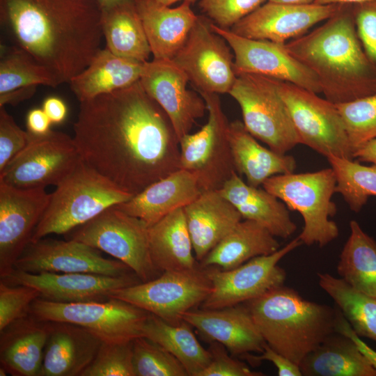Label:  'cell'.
<instances>
[{"label":"cell","instance_id":"cell-7","mask_svg":"<svg viewBox=\"0 0 376 376\" xmlns=\"http://www.w3.org/2000/svg\"><path fill=\"white\" fill-rule=\"evenodd\" d=\"M148 229L143 220L113 205L70 231L68 240L107 253L129 267L141 282H146L162 274L150 258Z\"/></svg>","mask_w":376,"mask_h":376},{"label":"cell","instance_id":"cell-27","mask_svg":"<svg viewBox=\"0 0 376 376\" xmlns=\"http://www.w3.org/2000/svg\"><path fill=\"white\" fill-rule=\"evenodd\" d=\"M52 322L39 376H81L102 340L80 326Z\"/></svg>","mask_w":376,"mask_h":376},{"label":"cell","instance_id":"cell-37","mask_svg":"<svg viewBox=\"0 0 376 376\" xmlns=\"http://www.w3.org/2000/svg\"><path fill=\"white\" fill-rule=\"evenodd\" d=\"M318 277L320 287L334 301L354 333L376 341V297L329 273H318Z\"/></svg>","mask_w":376,"mask_h":376},{"label":"cell","instance_id":"cell-32","mask_svg":"<svg viewBox=\"0 0 376 376\" xmlns=\"http://www.w3.org/2000/svg\"><path fill=\"white\" fill-rule=\"evenodd\" d=\"M305 376H376V368L349 336H329L299 364Z\"/></svg>","mask_w":376,"mask_h":376},{"label":"cell","instance_id":"cell-4","mask_svg":"<svg viewBox=\"0 0 376 376\" xmlns=\"http://www.w3.org/2000/svg\"><path fill=\"white\" fill-rule=\"evenodd\" d=\"M243 304L266 343L298 366L336 332V306L305 299L284 285Z\"/></svg>","mask_w":376,"mask_h":376},{"label":"cell","instance_id":"cell-19","mask_svg":"<svg viewBox=\"0 0 376 376\" xmlns=\"http://www.w3.org/2000/svg\"><path fill=\"white\" fill-rule=\"evenodd\" d=\"M140 82L166 112L180 140L190 133L207 107L198 93L187 89V75L171 60L152 59L144 63Z\"/></svg>","mask_w":376,"mask_h":376},{"label":"cell","instance_id":"cell-51","mask_svg":"<svg viewBox=\"0 0 376 376\" xmlns=\"http://www.w3.org/2000/svg\"><path fill=\"white\" fill-rule=\"evenodd\" d=\"M42 109L53 124H58L64 121L68 113L65 102L56 96L47 97L43 101Z\"/></svg>","mask_w":376,"mask_h":376},{"label":"cell","instance_id":"cell-8","mask_svg":"<svg viewBox=\"0 0 376 376\" xmlns=\"http://www.w3.org/2000/svg\"><path fill=\"white\" fill-rule=\"evenodd\" d=\"M29 313L42 320L80 326L102 341L109 343L130 341L143 336L150 315L137 306L113 297L71 303L39 297L32 303Z\"/></svg>","mask_w":376,"mask_h":376},{"label":"cell","instance_id":"cell-54","mask_svg":"<svg viewBox=\"0 0 376 376\" xmlns=\"http://www.w3.org/2000/svg\"><path fill=\"white\" fill-rule=\"evenodd\" d=\"M102 10L110 9L123 4L134 3L135 0H98Z\"/></svg>","mask_w":376,"mask_h":376},{"label":"cell","instance_id":"cell-22","mask_svg":"<svg viewBox=\"0 0 376 376\" xmlns=\"http://www.w3.org/2000/svg\"><path fill=\"white\" fill-rule=\"evenodd\" d=\"M182 318L210 342L240 357L262 353L267 344L244 304L219 309L189 310Z\"/></svg>","mask_w":376,"mask_h":376},{"label":"cell","instance_id":"cell-50","mask_svg":"<svg viewBox=\"0 0 376 376\" xmlns=\"http://www.w3.org/2000/svg\"><path fill=\"white\" fill-rule=\"evenodd\" d=\"M336 332L345 334L350 337L357 345L360 351L369 360L371 364L376 368V352L368 347L363 342L359 336H357L352 328L345 319L343 314L340 311L338 315Z\"/></svg>","mask_w":376,"mask_h":376},{"label":"cell","instance_id":"cell-39","mask_svg":"<svg viewBox=\"0 0 376 376\" xmlns=\"http://www.w3.org/2000/svg\"><path fill=\"white\" fill-rule=\"evenodd\" d=\"M0 49V94L31 86H57L46 68L22 48L1 43Z\"/></svg>","mask_w":376,"mask_h":376},{"label":"cell","instance_id":"cell-29","mask_svg":"<svg viewBox=\"0 0 376 376\" xmlns=\"http://www.w3.org/2000/svg\"><path fill=\"white\" fill-rule=\"evenodd\" d=\"M229 139L236 171L251 186L258 187L271 176L293 173L296 169L292 156L260 145L240 120L230 123Z\"/></svg>","mask_w":376,"mask_h":376},{"label":"cell","instance_id":"cell-9","mask_svg":"<svg viewBox=\"0 0 376 376\" xmlns=\"http://www.w3.org/2000/svg\"><path fill=\"white\" fill-rule=\"evenodd\" d=\"M228 94L239 104L247 131L280 154L301 143L275 79L241 74Z\"/></svg>","mask_w":376,"mask_h":376},{"label":"cell","instance_id":"cell-21","mask_svg":"<svg viewBox=\"0 0 376 376\" xmlns=\"http://www.w3.org/2000/svg\"><path fill=\"white\" fill-rule=\"evenodd\" d=\"M0 281L31 286L40 292V298L64 303L105 300L111 291L141 282L134 274L112 276L91 273H29L16 269Z\"/></svg>","mask_w":376,"mask_h":376},{"label":"cell","instance_id":"cell-58","mask_svg":"<svg viewBox=\"0 0 376 376\" xmlns=\"http://www.w3.org/2000/svg\"><path fill=\"white\" fill-rule=\"evenodd\" d=\"M8 375V373L6 371V370L3 368V367H0V376H6Z\"/></svg>","mask_w":376,"mask_h":376},{"label":"cell","instance_id":"cell-45","mask_svg":"<svg viewBox=\"0 0 376 376\" xmlns=\"http://www.w3.org/2000/svg\"><path fill=\"white\" fill-rule=\"evenodd\" d=\"M29 139V132L19 127L5 107H0V171L26 147Z\"/></svg>","mask_w":376,"mask_h":376},{"label":"cell","instance_id":"cell-57","mask_svg":"<svg viewBox=\"0 0 376 376\" xmlns=\"http://www.w3.org/2000/svg\"><path fill=\"white\" fill-rule=\"evenodd\" d=\"M160 3H162L165 6H171L172 5L173 3H174L175 2H177V1H188L190 3L193 4L197 0H155Z\"/></svg>","mask_w":376,"mask_h":376},{"label":"cell","instance_id":"cell-41","mask_svg":"<svg viewBox=\"0 0 376 376\" xmlns=\"http://www.w3.org/2000/svg\"><path fill=\"white\" fill-rule=\"evenodd\" d=\"M132 344L134 376H189L183 365L154 341L139 336Z\"/></svg>","mask_w":376,"mask_h":376},{"label":"cell","instance_id":"cell-36","mask_svg":"<svg viewBox=\"0 0 376 376\" xmlns=\"http://www.w3.org/2000/svg\"><path fill=\"white\" fill-rule=\"evenodd\" d=\"M337 265L340 279L355 290L376 297V241L355 220Z\"/></svg>","mask_w":376,"mask_h":376},{"label":"cell","instance_id":"cell-5","mask_svg":"<svg viewBox=\"0 0 376 376\" xmlns=\"http://www.w3.org/2000/svg\"><path fill=\"white\" fill-rule=\"evenodd\" d=\"M132 196L81 159L51 194L31 242L50 234H67L106 209Z\"/></svg>","mask_w":376,"mask_h":376},{"label":"cell","instance_id":"cell-52","mask_svg":"<svg viewBox=\"0 0 376 376\" xmlns=\"http://www.w3.org/2000/svg\"><path fill=\"white\" fill-rule=\"evenodd\" d=\"M37 86L19 88L0 94V107L7 104L15 106L31 98L36 93Z\"/></svg>","mask_w":376,"mask_h":376},{"label":"cell","instance_id":"cell-47","mask_svg":"<svg viewBox=\"0 0 376 376\" xmlns=\"http://www.w3.org/2000/svg\"><path fill=\"white\" fill-rule=\"evenodd\" d=\"M357 30L363 47L376 61V0L353 4Z\"/></svg>","mask_w":376,"mask_h":376},{"label":"cell","instance_id":"cell-34","mask_svg":"<svg viewBox=\"0 0 376 376\" xmlns=\"http://www.w3.org/2000/svg\"><path fill=\"white\" fill-rule=\"evenodd\" d=\"M102 29L105 47L113 54L148 61L152 52L135 2L102 10Z\"/></svg>","mask_w":376,"mask_h":376},{"label":"cell","instance_id":"cell-2","mask_svg":"<svg viewBox=\"0 0 376 376\" xmlns=\"http://www.w3.org/2000/svg\"><path fill=\"white\" fill-rule=\"evenodd\" d=\"M98 0H0V23L57 86L69 83L102 49Z\"/></svg>","mask_w":376,"mask_h":376},{"label":"cell","instance_id":"cell-26","mask_svg":"<svg viewBox=\"0 0 376 376\" xmlns=\"http://www.w3.org/2000/svg\"><path fill=\"white\" fill-rule=\"evenodd\" d=\"M153 59L172 60L185 42L198 15L188 1L169 8L155 0H135Z\"/></svg>","mask_w":376,"mask_h":376},{"label":"cell","instance_id":"cell-6","mask_svg":"<svg viewBox=\"0 0 376 376\" xmlns=\"http://www.w3.org/2000/svg\"><path fill=\"white\" fill-rule=\"evenodd\" d=\"M336 178L331 168L315 172L284 173L271 176L262 187L303 217L304 227L298 237L308 246L323 247L339 235L337 224L330 219L336 213L331 201Z\"/></svg>","mask_w":376,"mask_h":376},{"label":"cell","instance_id":"cell-3","mask_svg":"<svg viewBox=\"0 0 376 376\" xmlns=\"http://www.w3.org/2000/svg\"><path fill=\"white\" fill-rule=\"evenodd\" d=\"M285 45L316 75L329 101L345 103L376 93V61L359 38L352 3H340L322 25Z\"/></svg>","mask_w":376,"mask_h":376},{"label":"cell","instance_id":"cell-53","mask_svg":"<svg viewBox=\"0 0 376 376\" xmlns=\"http://www.w3.org/2000/svg\"><path fill=\"white\" fill-rule=\"evenodd\" d=\"M353 159L376 164V139L368 141L353 154Z\"/></svg>","mask_w":376,"mask_h":376},{"label":"cell","instance_id":"cell-14","mask_svg":"<svg viewBox=\"0 0 376 376\" xmlns=\"http://www.w3.org/2000/svg\"><path fill=\"white\" fill-rule=\"evenodd\" d=\"M302 244L297 237L272 253L255 257L229 270L206 267L212 290L201 304L202 308L219 309L243 304L283 285L286 272L278 263Z\"/></svg>","mask_w":376,"mask_h":376},{"label":"cell","instance_id":"cell-55","mask_svg":"<svg viewBox=\"0 0 376 376\" xmlns=\"http://www.w3.org/2000/svg\"><path fill=\"white\" fill-rule=\"evenodd\" d=\"M370 0H315V3L318 4H336V3H359Z\"/></svg>","mask_w":376,"mask_h":376},{"label":"cell","instance_id":"cell-25","mask_svg":"<svg viewBox=\"0 0 376 376\" xmlns=\"http://www.w3.org/2000/svg\"><path fill=\"white\" fill-rule=\"evenodd\" d=\"M52 325L29 313L0 331L1 366L13 376H39Z\"/></svg>","mask_w":376,"mask_h":376},{"label":"cell","instance_id":"cell-16","mask_svg":"<svg viewBox=\"0 0 376 376\" xmlns=\"http://www.w3.org/2000/svg\"><path fill=\"white\" fill-rule=\"evenodd\" d=\"M211 27L230 47L236 76L256 74L289 82L317 94L322 93L316 75L288 52L285 43L241 37L212 21Z\"/></svg>","mask_w":376,"mask_h":376},{"label":"cell","instance_id":"cell-48","mask_svg":"<svg viewBox=\"0 0 376 376\" xmlns=\"http://www.w3.org/2000/svg\"><path fill=\"white\" fill-rule=\"evenodd\" d=\"M240 358L245 359L253 366H257L263 361H270L277 368L279 376L302 375L297 364L273 350L267 344L265 345L263 352L260 355H253L249 353L240 357Z\"/></svg>","mask_w":376,"mask_h":376},{"label":"cell","instance_id":"cell-18","mask_svg":"<svg viewBox=\"0 0 376 376\" xmlns=\"http://www.w3.org/2000/svg\"><path fill=\"white\" fill-rule=\"evenodd\" d=\"M45 188L21 189L0 182V278L7 276L49 201Z\"/></svg>","mask_w":376,"mask_h":376},{"label":"cell","instance_id":"cell-23","mask_svg":"<svg viewBox=\"0 0 376 376\" xmlns=\"http://www.w3.org/2000/svg\"><path fill=\"white\" fill-rule=\"evenodd\" d=\"M202 192L196 176L180 169L116 205L150 227L173 211L185 207Z\"/></svg>","mask_w":376,"mask_h":376},{"label":"cell","instance_id":"cell-12","mask_svg":"<svg viewBox=\"0 0 376 376\" xmlns=\"http://www.w3.org/2000/svg\"><path fill=\"white\" fill-rule=\"evenodd\" d=\"M275 81L301 144L324 157L354 159L336 104L291 83Z\"/></svg>","mask_w":376,"mask_h":376},{"label":"cell","instance_id":"cell-40","mask_svg":"<svg viewBox=\"0 0 376 376\" xmlns=\"http://www.w3.org/2000/svg\"><path fill=\"white\" fill-rule=\"evenodd\" d=\"M336 106L353 154L365 143L376 139V93Z\"/></svg>","mask_w":376,"mask_h":376},{"label":"cell","instance_id":"cell-46","mask_svg":"<svg viewBox=\"0 0 376 376\" xmlns=\"http://www.w3.org/2000/svg\"><path fill=\"white\" fill-rule=\"evenodd\" d=\"M211 360L200 376H262L260 371L251 370L249 366L228 354V350L221 343L211 342L208 349Z\"/></svg>","mask_w":376,"mask_h":376},{"label":"cell","instance_id":"cell-43","mask_svg":"<svg viewBox=\"0 0 376 376\" xmlns=\"http://www.w3.org/2000/svg\"><path fill=\"white\" fill-rule=\"evenodd\" d=\"M39 297L40 292L31 286L0 281V331L28 315L32 303Z\"/></svg>","mask_w":376,"mask_h":376},{"label":"cell","instance_id":"cell-17","mask_svg":"<svg viewBox=\"0 0 376 376\" xmlns=\"http://www.w3.org/2000/svg\"><path fill=\"white\" fill-rule=\"evenodd\" d=\"M14 269L29 273H91L112 276L134 274L125 263L104 258L100 250L84 243L45 237L30 242Z\"/></svg>","mask_w":376,"mask_h":376},{"label":"cell","instance_id":"cell-15","mask_svg":"<svg viewBox=\"0 0 376 376\" xmlns=\"http://www.w3.org/2000/svg\"><path fill=\"white\" fill-rule=\"evenodd\" d=\"M212 20L198 15L190 33L171 60L187 76L197 92L228 93L237 76L231 48L211 27Z\"/></svg>","mask_w":376,"mask_h":376},{"label":"cell","instance_id":"cell-31","mask_svg":"<svg viewBox=\"0 0 376 376\" xmlns=\"http://www.w3.org/2000/svg\"><path fill=\"white\" fill-rule=\"evenodd\" d=\"M148 244L152 264L160 273L191 269L199 265L193 254L183 207L149 227Z\"/></svg>","mask_w":376,"mask_h":376},{"label":"cell","instance_id":"cell-20","mask_svg":"<svg viewBox=\"0 0 376 376\" xmlns=\"http://www.w3.org/2000/svg\"><path fill=\"white\" fill-rule=\"evenodd\" d=\"M339 7L340 3L298 5L267 1L229 29L246 38L285 44L327 20Z\"/></svg>","mask_w":376,"mask_h":376},{"label":"cell","instance_id":"cell-44","mask_svg":"<svg viewBox=\"0 0 376 376\" xmlns=\"http://www.w3.org/2000/svg\"><path fill=\"white\" fill-rule=\"evenodd\" d=\"M268 0H201L198 6L205 16L223 29H230Z\"/></svg>","mask_w":376,"mask_h":376},{"label":"cell","instance_id":"cell-13","mask_svg":"<svg viewBox=\"0 0 376 376\" xmlns=\"http://www.w3.org/2000/svg\"><path fill=\"white\" fill-rule=\"evenodd\" d=\"M29 134L26 147L0 171V182L21 189L56 186L82 159L73 137L65 133Z\"/></svg>","mask_w":376,"mask_h":376},{"label":"cell","instance_id":"cell-28","mask_svg":"<svg viewBox=\"0 0 376 376\" xmlns=\"http://www.w3.org/2000/svg\"><path fill=\"white\" fill-rule=\"evenodd\" d=\"M230 201L242 219L254 221L274 236L290 237L297 230L287 206L272 194L244 182L237 172L218 190Z\"/></svg>","mask_w":376,"mask_h":376},{"label":"cell","instance_id":"cell-10","mask_svg":"<svg viewBox=\"0 0 376 376\" xmlns=\"http://www.w3.org/2000/svg\"><path fill=\"white\" fill-rule=\"evenodd\" d=\"M207 107V121L200 130L180 140L181 169L193 173L202 191L219 190L236 171L229 125L218 94L198 92Z\"/></svg>","mask_w":376,"mask_h":376},{"label":"cell","instance_id":"cell-49","mask_svg":"<svg viewBox=\"0 0 376 376\" xmlns=\"http://www.w3.org/2000/svg\"><path fill=\"white\" fill-rule=\"evenodd\" d=\"M26 124L29 133L41 136L51 130L52 122L42 108H34L27 113Z\"/></svg>","mask_w":376,"mask_h":376},{"label":"cell","instance_id":"cell-42","mask_svg":"<svg viewBox=\"0 0 376 376\" xmlns=\"http://www.w3.org/2000/svg\"><path fill=\"white\" fill-rule=\"evenodd\" d=\"M132 340L102 341L91 364L81 376H134Z\"/></svg>","mask_w":376,"mask_h":376},{"label":"cell","instance_id":"cell-33","mask_svg":"<svg viewBox=\"0 0 376 376\" xmlns=\"http://www.w3.org/2000/svg\"><path fill=\"white\" fill-rule=\"evenodd\" d=\"M280 249L279 242L267 228L249 220L236 226L200 262L203 267H215L222 270L235 268L260 256Z\"/></svg>","mask_w":376,"mask_h":376},{"label":"cell","instance_id":"cell-1","mask_svg":"<svg viewBox=\"0 0 376 376\" xmlns=\"http://www.w3.org/2000/svg\"><path fill=\"white\" fill-rule=\"evenodd\" d=\"M73 130L83 162L133 196L180 169L173 125L139 80L81 102Z\"/></svg>","mask_w":376,"mask_h":376},{"label":"cell","instance_id":"cell-35","mask_svg":"<svg viewBox=\"0 0 376 376\" xmlns=\"http://www.w3.org/2000/svg\"><path fill=\"white\" fill-rule=\"evenodd\" d=\"M185 320L170 324L150 313L143 336L154 341L173 354L185 367L189 376H200L211 360V354L198 342Z\"/></svg>","mask_w":376,"mask_h":376},{"label":"cell","instance_id":"cell-24","mask_svg":"<svg viewBox=\"0 0 376 376\" xmlns=\"http://www.w3.org/2000/svg\"><path fill=\"white\" fill-rule=\"evenodd\" d=\"M195 257L201 262L242 221L235 206L218 190L203 191L183 207Z\"/></svg>","mask_w":376,"mask_h":376},{"label":"cell","instance_id":"cell-11","mask_svg":"<svg viewBox=\"0 0 376 376\" xmlns=\"http://www.w3.org/2000/svg\"><path fill=\"white\" fill-rule=\"evenodd\" d=\"M212 290L207 269L166 271L146 282L114 290L109 297L137 306L163 320L177 324L184 313L201 304Z\"/></svg>","mask_w":376,"mask_h":376},{"label":"cell","instance_id":"cell-56","mask_svg":"<svg viewBox=\"0 0 376 376\" xmlns=\"http://www.w3.org/2000/svg\"><path fill=\"white\" fill-rule=\"evenodd\" d=\"M270 1L282 3H288V4H310L315 2V0H268Z\"/></svg>","mask_w":376,"mask_h":376},{"label":"cell","instance_id":"cell-38","mask_svg":"<svg viewBox=\"0 0 376 376\" xmlns=\"http://www.w3.org/2000/svg\"><path fill=\"white\" fill-rule=\"evenodd\" d=\"M326 157L336 175V193L341 194L351 210L359 212L370 196H376V164L362 165L334 155Z\"/></svg>","mask_w":376,"mask_h":376},{"label":"cell","instance_id":"cell-30","mask_svg":"<svg viewBox=\"0 0 376 376\" xmlns=\"http://www.w3.org/2000/svg\"><path fill=\"white\" fill-rule=\"evenodd\" d=\"M145 62L102 48L90 64L68 83L79 102L126 88L140 80Z\"/></svg>","mask_w":376,"mask_h":376}]
</instances>
